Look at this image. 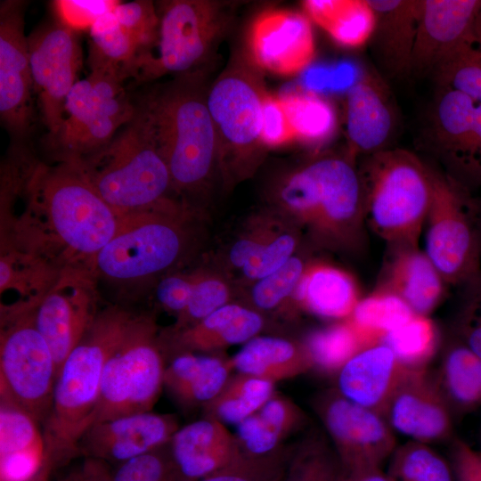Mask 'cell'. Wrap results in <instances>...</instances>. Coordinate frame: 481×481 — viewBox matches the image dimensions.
Instances as JSON below:
<instances>
[{"mask_svg":"<svg viewBox=\"0 0 481 481\" xmlns=\"http://www.w3.org/2000/svg\"><path fill=\"white\" fill-rule=\"evenodd\" d=\"M268 209L291 224L313 247L355 252L364 241L363 192L355 160L323 155L281 175Z\"/></svg>","mask_w":481,"mask_h":481,"instance_id":"cell-1","label":"cell"},{"mask_svg":"<svg viewBox=\"0 0 481 481\" xmlns=\"http://www.w3.org/2000/svg\"><path fill=\"white\" fill-rule=\"evenodd\" d=\"M169 169L172 190L199 193L218 175V149L200 72L177 76L135 102Z\"/></svg>","mask_w":481,"mask_h":481,"instance_id":"cell-2","label":"cell"},{"mask_svg":"<svg viewBox=\"0 0 481 481\" xmlns=\"http://www.w3.org/2000/svg\"><path fill=\"white\" fill-rule=\"evenodd\" d=\"M28 215L43 242H53L71 257L94 261L112 239L121 217L102 198L77 161L56 166L32 163L24 183Z\"/></svg>","mask_w":481,"mask_h":481,"instance_id":"cell-3","label":"cell"},{"mask_svg":"<svg viewBox=\"0 0 481 481\" xmlns=\"http://www.w3.org/2000/svg\"><path fill=\"white\" fill-rule=\"evenodd\" d=\"M130 314L110 309L96 315L62 364L44 422L45 452L40 474L48 477L80 453V440L95 420L107 358Z\"/></svg>","mask_w":481,"mask_h":481,"instance_id":"cell-4","label":"cell"},{"mask_svg":"<svg viewBox=\"0 0 481 481\" xmlns=\"http://www.w3.org/2000/svg\"><path fill=\"white\" fill-rule=\"evenodd\" d=\"M77 162L121 218L170 199L169 169L136 106L134 118L109 143Z\"/></svg>","mask_w":481,"mask_h":481,"instance_id":"cell-5","label":"cell"},{"mask_svg":"<svg viewBox=\"0 0 481 481\" xmlns=\"http://www.w3.org/2000/svg\"><path fill=\"white\" fill-rule=\"evenodd\" d=\"M365 224L389 249L419 248L432 194L431 168L403 149L368 155L358 169Z\"/></svg>","mask_w":481,"mask_h":481,"instance_id":"cell-6","label":"cell"},{"mask_svg":"<svg viewBox=\"0 0 481 481\" xmlns=\"http://www.w3.org/2000/svg\"><path fill=\"white\" fill-rule=\"evenodd\" d=\"M257 68L233 61L207 91L218 149V175L230 189L254 175L266 148L261 140L266 92Z\"/></svg>","mask_w":481,"mask_h":481,"instance_id":"cell-7","label":"cell"},{"mask_svg":"<svg viewBox=\"0 0 481 481\" xmlns=\"http://www.w3.org/2000/svg\"><path fill=\"white\" fill-rule=\"evenodd\" d=\"M192 214L171 198L159 205L124 216L112 239L94 259L97 270L117 281L159 274L186 254L192 239Z\"/></svg>","mask_w":481,"mask_h":481,"instance_id":"cell-8","label":"cell"},{"mask_svg":"<svg viewBox=\"0 0 481 481\" xmlns=\"http://www.w3.org/2000/svg\"><path fill=\"white\" fill-rule=\"evenodd\" d=\"M166 366L153 319L130 314L104 366L94 423L151 412L164 387Z\"/></svg>","mask_w":481,"mask_h":481,"instance_id":"cell-9","label":"cell"},{"mask_svg":"<svg viewBox=\"0 0 481 481\" xmlns=\"http://www.w3.org/2000/svg\"><path fill=\"white\" fill-rule=\"evenodd\" d=\"M426 250L447 286L462 287L481 273L478 202L450 175L431 168Z\"/></svg>","mask_w":481,"mask_h":481,"instance_id":"cell-10","label":"cell"},{"mask_svg":"<svg viewBox=\"0 0 481 481\" xmlns=\"http://www.w3.org/2000/svg\"><path fill=\"white\" fill-rule=\"evenodd\" d=\"M156 53L137 61L136 83L167 74L197 73L225 32L230 16L225 4L213 0H169L158 4ZM151 50V51H152Z\"/></svg>","mask_w":481,"mask_h":481,"instance_id":"cell-11","label":"cell"},{"mask_svg":"<svg viewBox=\"0 0 481 481\" xmlns=\"http://www.w3.org/2000/svg\"><path fill=\"white\" fill-rule=\"evenodd\" d=\"M35 306H14L2 317L0 341L1 400L45 421L57 378L51 349L37 328Z\"/></svg>","mask_w":481,"mask_h":481,"instance_id":"cell-12","label":"cell"},{"mask_svg":"<svg viewBox=\"0 0 481 481\" xmlns=\"http://www.w3.org/2000/svg\"><path fill=\"white\" fill-rule=\"evenodd\" d=\"M135 112L134 101L123 82L114 76L91 71L70 89L62 126L49 140L61 161L80 159L109 143Z\"/></svg>","mask_w":481,"mask_h":481,"instance_id":"cell-13","label":"cell"},{"mask_svg":"<svg viewBox=\"0 0 481 481\" xmlns=\"http://www.w3.org/2000/svg\"><path fill=\"white\" fill-rule=\"evenodd\" d=\"M346 477L381 469L396 448L394 430L379 412L344 397L338 390L314 401Z\"/></svg>","mask_w":481,"mask_h":481,"instance_id":"cell-14","label":"cell"},{"mask_svg":"<svg viewBox=\"0 0 481 481\" xmlns=\"http://www.w3.org/2000/svg\"><path fill=\"white\" fill-rule=\"evenodd\" d=\"M34 92L42 120L55 136L64 121L66 98L82 65L77 32L56 20L28 36Z\"/></svg>","mask_w":481,"mask_h":481,"instance_id":"cell-15","label":"cell"},{"mask_svg":"<svg viewBox=\"0 0 481 481\" xmlns=\"http://www.w3.org/2000/svg\"><path fill=\"white\" fill-rule=\"evenodd\" d=\"M302 240L291 224L266 208L247 218L225 247L217 268L229 278L235 273L249 285L286 264Z\"/></svg>","mask_w":481,"mask_h":481,"instance_id":"cell-16","label":"cell"},{"mask_svg":"<svg viewBox=\"0 0 481 481\" xmlns=\"http://www.w3.org/2000/svg\"><path fill=\"white\" fill-rule=\"evenodd\" d=\"M21 1L0 4V116L7 129L23 137L34 120L28 37Z\"/></svg>","mask_w":481,"mask_h":481,"instance_id":"cell-17","label":"cell"},{"mask_svg":"<svg viewBox=\"0 0 481 481\" xmlns=\"http://www.w3.org/2000/svg\"><path fill=\"white\" fill-rule=\"evenodd\" d=\"M249 61L274 75H297L315 56L312 21L302 12L270 9L253 20L247 39Z\"/></svg>","mask_w":481,"mask_h":481,"instance_id":"cell-18","label":"cell"},{"mask_svg":"<svg viewBox=\"0 0 481 481\" xmlns=\"http://www.w3.org/2000/svg\"><path fill=\"white\" fill-rule=\"evenodd\" d=\"M382 416L393 430L412 441L429 444L452 435V412L426 369L407 371Z\"/></svg>","mask_w":481,"mask_h":481,"instance_id":"cell-19","label":"cell"},{"mask_svg":"<svg viewBox=\"0 0 481 481\" xmlns=\"http://www.w3.org/2000/svg\"><path fill=\"white\" fill-rule=\"evenodd\" d=\"M178 428L173 414L151 411L121 416L92 425L80 440L79 452L120 465L168 444Z\"/></svg>","mask_w":481,"mask_h":481,"instance_id":"cell-20","label":"cell"},{"mask_svg":"<svg viewBox=\"0 0 481 481\" xmlns=\"http://www.w3.org/2000/svg\"><path fill=\"white\" fill-rule=\"evenodd\" d=\"M481 0H422L412 71L435 72L475 45L473 24Z\"/></svg>","mask_w":481,"mask_h":481,"instance_id":"cell-21","label":"cell"},{"mask_svg":"<svg viewBox=\"0 0 481 481\" xmlns=\"http://www.w3.org/2000/svg\"><path fill=\"white\" fill-rule=\"evenodd\" d=\"M95 317L88 287L75 279L60 281L36 305V325L51 349L57 376Z\"/></svg>","mask_w":481,"mask_h":481,"instance_id":"cell-22","label":"cell"},{"mask_svg":"<svg viewBox=\"0 0 481 481\" xmlns=\"http://www.w3.org/2000/svg\"><path fill=\"white\" fill-rule=\"evenodd\" d=\"M436 110V142L448 175L470 192L476 186V109L467 94L443 87Z\"/></svg>","mask_w":481,"mask_h":481,"instance_id":"cell-23","label":"cell"},{"mask_svg":"<svg viewBox=\"0 0 481 481\" xmlns=\"http://www.w3.org/2000/svg\"><path fill=\"white\" fill-rule=\"evenodd\" d=\"M173 461L186 481H198L243 454L235 434L208 418L179 428L169 442Z\"/></svg>","mask_w":481,"mask_h":481,"instance_id":"cell-24","label":"cell"},{"mask_svg":"<svg viewBox=\"0 0 481 481\" xmlns=\"http://www.w3.org/2000/svg\"><path fill=\"white\" fill-rule=\"evenodd\" d=\"M408 370L388 346L372 345L355 355L338 371L337 390L351 402L382 415Z\"/></svg>","mask_w":481,"mask_h":481,"instance_id":"cell-25","label":"cell"},{"mask_svg":"<svg viewBox=\"0 0 481 481\" xmlns=\"http://www.w3.org/2000/svg\"><path fill=\"white\" fill-rule=\"evenodd\" d=\"M375 15L371 37L379 66L390 77L412 72L422 0H368Z\"/></svg>","mask_w":481,"mask_h":481,"instance_id":"cell-26","label":"cell"},{"mask_svg":"<svg viewBox=\"0 0 481 481\" xmlns=\"http://www.w3.org/2000/svg\"><path fill=\"white\" fill-rule=\"evenodd\" d=\"M265 315L247 305L232 302L185 329L171 331L173 355L182 353L218 354L259 335Z\"/></svg>","mask_w":481,"mask_h":481,"instance_id":"cell-27","label":"cell"},{"mask_svg":"<svg viewBox=\"0 0 481 481\" xmlns=\"http://www.w3.org/2000/svg\"><path fill=\"white\" fill-rule=\"evenodd\" d=\"M446 287L425 251L397 248L389 249L376 289L397 296L415 314L428 316L444 297Z\"/></svg>","mask_w":481,"mask_h":481,"instance_id":"cell-28","label":"cell"},{"mask_svg":"<svg viewBox=\"0 0 481 481\" xmlns=\"http://www.w3.org/2000/svg\"><path fill=\"white\" fill-rule=\"evenodd\" d=\"M346 154L354 160L361 154L384 150L394 126L390 103L382 86L371 77L352 84L346 97Z\"/></svg>","mask_w":481,"mask_h":481,"instance_id":"cell-29","label":"cell"},{"mask_svg":"<svg viewBox=\"0 0 481 481\" xmlns=\"http://www.w3.org/2000/svg\"><path fill=\"white\" fill-rule=\"evenodd\" d=\"M232 371L231 358L224 355L182 353L166 366L164 387L182 407L203 408L220 393Z\"/></svg>","mask_w":481,"mask_h":481,"instance_id":"cell-30","label":"cell"},{"mask_svg":"<svg viewBox=\"0 0 481 481\" xmlns=\"http://www.w3.org/2000/svg\"><path fill=\"white\" fill-rule=\"evenodd\" d=\"M361 299L355 279L325 262H308L293 296V304L329 319H346Z\"/></svg>","mask_w":481,"mask_h":481,"instance_id":"cell-31","label":"cell"},{"mask_svg":"<svg viewBox=\"0 0 481 481\" xmlns=\"http://www.w3.org/2000/svg\"><path fill=\"white\" fill-rule=\"evenodd\" d=\"M231 361L234 371L273 383L295 378L314 369L302 341L277 336H257Z\"/></svg>","mask_w":481,"mask_h":481,"instance_id":"cell-32","label":"cell"},{"mask_svg":"<svg viewBox=\"0 0 481 481\" xmlns=\"http://www.w3.org/2000/svg\"><path fill=\"white\" fill-rule=\"evenodd\" d=\"M303 12L339 45L356 48L371 40L375 15L368 0H305Z\"/></svg>","mask_w":481,"mask_h":481,"instance_id":"cell-33","label":"cell"},{"mask_svg":"<svg viewBox=\"0 0 481 481\" xmlns=\"http://www.w3.org/2000/svg\"><path fill=\"white\" fill-rule=\"evenodd\" d=\"M435 379L452 414L481 405V358L457 338L446 348Z\"/></svg>","mask_w":481,"mask_h":481,"instance_id":"cell-34","label":"cell"},{"mask_svg":"<svg viewBox=\"0 0 481 481\" xmlns=\"http://www.w3.org/2000/svg\"><path fill=\"white\" fill-rule=\"evenodd\" d=\"M91 71L104 72L122 82L133 77L137 60L143 54L138 43L116 20L113 11L89 29Z\"/></svg>","mask_w":481,"mask_h":481,"instance_id":"cell-35","label":"cell"},{"mask_svg":"<svg viewBox=\"0 0 481 481\" xmlns=\"http://www.w3.org/2000/svg\"><path fill=\"white\" fill-rule=\"evenodd\" d=\"M280 100L294 130L296 140L309 145L326 143L337 128V115L333 105L318 93L287 92Z\"/></svg>","mask_w":481,"mask_h":481,"instance_id":"cell-36","label":"cell"},{"mask_svg":"<svg viewBox=\"0 0 481 481\" xmlns=\"http://www.w3.org/2000/svg\"><path fill=\"white\" fill-rule=\"evenodd\" d=\"M274 385L271 381L237 372L203 407L204 417L236 426L257 412L272 397Z\"/></svg>","mask_w":481,"mask_h":481,"instance_id":"cell-37","label":"cell"},{"mask_svg":"<svg viewBox=\"0 0 481 481\" xmlns=\"http://www.w3.org/2000/svg\"><path fill=\"white\" fill-rule=\"evenodd\" d=\"M415 314L400 298L376 289L361 298L346 320L370 346L380 343L389 331L409 321Z\"/></svg>","mask_w":481,"mask_h":481,"instance_id":"cell-38","label":"cell"},{"mask_svg":"<svg viewBox=\"0 0 481 481\" xmlns=\"http://www.w3.org/2000/svg\"><path fill=\"white\" fill-rule=\"evenodd\" d=\"M302 342L313 367L327 372H338L355 355L370 346L346 319L312 330Z\"/></svg>","mask_w":481,"mask_h":481,"instance_id":"cell-39","label":"cell"},{"mask_svg":"<svg viewBox=\"0 0 481 481\" xmlns=\"http://www.w3.org/2000/svg\"><path fill=\"white\" fill-rule=\"evenodd\" d=\"M338 457L324 436L311 435L291 448L282 481H345Z\"/></svg>","mask_w":481,"mask_h":481,"instance_id":"cell-40","label":"cell"},{"mask_svg":"<svg viewBox=\"0 0 481 481\" xmlns=\"http://www.w3.org/2000/svg\"><path fill=\"white\" fill-rule=\"evenodd\" d=\"M438 341L434 322L424 315H413L409 321L387 333L380 343L388 346L398 361L412 370L426 369Z\"/></svg>","mask_w":481,"mask_h":481,"instance_id":"cell-41","label":"cell"},{"mask_svg":"<svg viewBox=\"0 0 481 481\" xmlns=\"http://www.w3.org/2000/svg\"><path fill=\"white\" fill-rule=\"evenodd\" d=\"M387 474L391 481H454L449 461L429 444L412 440L396 446Z\"/></svg>","mask_w":481,"mask_h":481,"instance_id":"cell-42","label":"cell"},{"mask_svg":"<svg viewBox=\"0 0 481 481\" xmlns=\"http://www.w3.org/2000/svg\"><path fill=\"white\" fill-rule=\"evenodd\" d=\"M193 284L186 308L177 315L172 331L190 327L233 299L232 282L219 268L192 273Z\"/></svg>","mask_w":481,"mask_h":481,"instance_id":"cell-43","label":"cell"},{"mask_svg":"<svg viewBox=\"0 0 481 481\" xmlns=\"http://www.w3.org/2000/svg\"><path fill=\"white\" fill-rule=\"evenodd\" d=\"M307 263L295 255L273 273L249 284L247 306L265 315L282 307L289 298L293 303L295 290Z\"/></svg>","mask_w":481,"mask_h":481,"instance_id":"cell-44","label":"cell"},{"mask_svg":"<svg viewBox=\"0 0 481 481\" xmlns=\"http://www.w3.org/2000/svg\"><path fill=\"white\" fill-rule=\"evenodd\" d=\"M38 422L18 406L1 400L0 457L45 452L43 432Z\"/></svg>","mask_w":481,"mask_h":481,"instance_id":"cell-45","label":"cell"},{"mask_svg":"<svg viewBox=\"0 0 481 481\" xmlns=\"http://www.w3.org/2000/svg\"><path fill=\"white\" fill-rule=\"evenodd\" d=\"M291 448L266 456L245 453L227 466L198 481H282Z\"/></svg>","mask_w":481,"mask_h":481,"instance_id":"cell-46","label":"cell"},{"mask_svg":"<svg viewBox=\"0 0 481 481\" xmlns=\"http://www.w3.org/2000/svg\"><path fill=\"white\" fill-rule=\"evenodd\" d=\"M435 74L442 87L461 92L481 103V46L478 45L456 53Z\"/></svg>","mask_w":481,"mask_h":481,"instance_id":"cell-47","label":"cell"},{"mask_svg":"<svg viewBox=\"0 0 481 481\" xmlns=\"http://www.w3.org/2000/svg\"><path fill=\"white\" fill-rule=\"evenodd\" d=\"M113 14L119 24L141 46L143 54L150 53L158 39L159 18L151 1L118 2ZM139 58V59H140Z\"/></svg>","mask_w":481,"mask_h":481,"instance_id":"cell-48","label":"cell"},{"mask_svg":"<svg viewBox=\"0 0 481 481\" xmlns=\"http://www.w3.org/2000/svg\"><path fill=\"white\" fill-rule=\"evenodd\" d=\"M110 481H186L175 466L169 444L118 466Z\"/></svg>","mask_w":481,"mask_h":481,"instance_id":"cell-49","label":"cell"},{"mask_svg":"<svg viewBox=\"0 0 481 481\" xmlns=\"http://www.w3.org/2000/svg\"><path fill=\"white\" fill-rule=\"evenodd\" d=\"M455 335L481 358V273L462 287Z\"/></svg>","mask_w":481,"mask_h":481,"instance_id":"cell-50","label":"cell"},{"mask_svg":"<svg viewBox=\"0 0 481 481\" xmlns=\"http://www.w3.org/2000/svg\"><path fill=\"white\" fill-rule=\"evenodd\" d=\"M235 436L243 453L261 457L284 447L283 439L268 426L257 412L236 425Z\"/></svg>","mask_w":481,"mask_h":481,"instance_id":"cell-51","label":"cell"},{"mask_svg":"<svg viewBox=\"0 0 481 481\" xmlns=\"http://www.w3.org/2000/svg\"><path fill=\"white\" fill-rule=\"evenodd\" d=\"M118 2L58 0L52 5L55 20L77 32L89 30L100 18L112 12Z\"/></svg>","mask_w":481,"mask_h":481,"instance_id":"cell-52","label":"cell"},{"mask_svg":"<svg viewBox=\"0 0 481 481\" xmlns=\"http://www.w3.org/2000/svg\"><path fill=\"white\" fill-rule=\"evenodd\" d=\"M261 140L266 149L281 147L296 141L280 97L267 91L263 98Z\"/></svg>","mask_w":481,"mask_h":481,"instance_id":"cell-53","label":"cell"},{"mask_svg":"<svg viewBox=\"0 0 481 481\" xmlns=\"http://www.w3.org/2000/svg\"><path fill=\"white\" fill-rule=\"evenodd\" d=\"M257 412L283 440L306 421L304 412L292 400L275 393Z\"/></svg>","mask_w":481,"mask_h":481,"instance_id":"cell-54","label":"cell"},{"mask_svg":"<svg viewBox=\"0 0 481 481\" xmlns=\"http://www.w3.org/2000/svg\"><path fill=\"white\" fill-rule=\"evenodd\" d=\"M192 284V274H171L163 277L157 286V299L166 310L178 315L189 303Z\"/></svg>","mask_w":481,"mask_h":481,"instance_id":"cell-55","label":"cell"},{"mask_svg":"<svg viewBox=\"0 0 481 481\" xmlns=\"http://www.w3.org/2000/svg\"><path fill=\"white\" fill-rule=\"evenodd\" d=\"M449 463L454 481H481V452L463 440L452 439Z\"/></svg>","mask_w":481,"mask_h":481,"instance_id":"cell-56","label":"cell"},{"mask_svg":"<svg viewBox=\"0 0 481 481\" xmlns=\"http://www.w3.org/2000/svg\"><path fill=\"white\" fill-rule=\"evenodd\" d=\"M345 481H391V479L382 469H377L346 477Z\"/></svg>","mask_w":481,"mask_h":481,"instance_id":"cell-57","label":"cell"},{"mask_svg":"<svg viewBox=\"0 0 481 481\" xmlns=\"http://www.w3.org/2000/svg\"><path fill=\"white\" fill-rule=\"evenodd\" d=\"M473 37L475 43L481 46V4L477 11L473 24Z\"/></svg>","mask_w":481,"mask_h":481,"instance_id":"cell-58","label":"cell"},{"mask_svg":"<svg viewBox=\"0 0 481 481\" xmlns=\"http://www.w3.org/2000/svg\"><path fill=\"white\" fill-rule=\"evenodd\" d=\"M96 476L93 473L83 474L81 476L74 477L68 481H96Z\"/></svg>","mask_w":481,"mask_h":481,"instance_id":"cell-59","label":"cell"},{"mask_svg":"<svg viewBox=\"0 0 481 481\" xmlns=\"http://www.w3.org/2000/svg\"><path fill=\"white\" fill-rule=\"evenodd\" d=\"M478 216H479V225H480V231H481V201L478 202Z\"/></svg>","mask_w":481,"mask_h":481,"instance_id":"cell-60","label":"cell"},{"mask_svg":"<svg viewBox=\"0 0 481 481\" xmlns=\"http://www.w3.org/2000/svg\"><path fill=\"white\" fill-rule=\"evenodd\" d=\"M34 481H47V479H40V478H38V479H36Z\"/></svg>","mask_w":481,"mask_h":481,"instance_id":"cell-61","label":"cell"},{"mask_svg":"<svg viewBox=\"0 0 481 481\" xmlns=\"http://www.w3.org/2000/svg\"><path fill=\"white\" fill-rule=\"evenodd\" d=\"M96 481H101V480H100L99 478H97V480H96Z\"/></svg>","mask_w":481,"mask_h":481,"instance_id":"cell-62","label":"cell"}]
</instances>
